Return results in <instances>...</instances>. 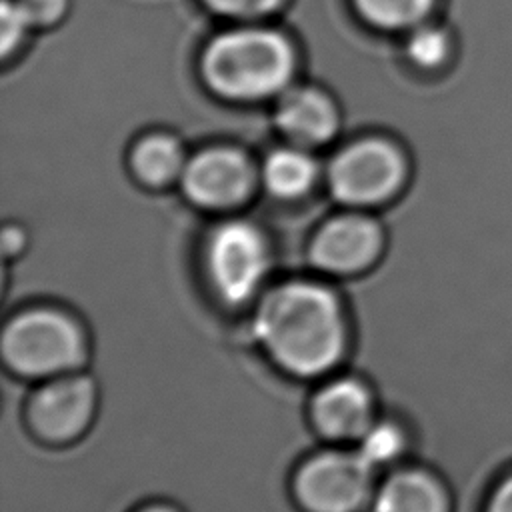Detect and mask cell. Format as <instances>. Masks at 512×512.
I'll return each mask as SVG.
<instances>
[{"label":"cell","instance_id":"obj_15","mask_svg":"<svg viewBox=\"0 0 512 512\" xmlns=\"http://www.w3.org/2000/svg\"><path fill=\"white\" fill-rule=\"evenodd\" d=\"M136 174L148 184H166L184 170V154L180 144L164 134L140 140L132 152Z\"/></svg>","mask_w":512,"mask_h":512},{"label":"cell","instance_id":"obj_22","mask_svg":"<svg viewBox=\"0 0 512 512\" xmlns=\"http://www.w3.org/2000/svg\"><path fill=\"white\" fill-rule=\"evenodd\" d=\"M144 512H172V510H168V508H148Z\"/></svg>","mask_w":512,"mask_h":512},{"label":"cell","instance_id":"obj_12","mask_svg":"<svg viewBox=\"0 0 512 512\" xmlns=\"http://www.w3.org/2000/svg\"><path fill=\"white\" fill-rule=\"evenodd\" d=\"M376 512H444V496L428 476L404 472L382 486Z\"/></svg>","mask_w":512,"mask_h":512},{"label":"cell","instance_id":"obj_4","mask_svg":"<svg viewBox=\"0 0 512 512\" xmlns=\"http://www.w3.org/2000/svg\"><path fill=\"white\" fill-rule=\"evenodd\" d=\"M404 178V158L384 140H360L344 148L330 164L332 194L348 204H372L388 198Z\"/></svg>","mask_w":512,"mask_h":512},{"label":"cell","instance_id":"obj_19","mask_svg":"<svg viewBox=\"0 0 512 512\" xmlns=\"http://www.w3.org/2000/svg\"><path fill=\"white\" fill-rule=\"evenodd\" d=\"M28 26H50L62 18L68 0H16Z\"/></svg>","mask_w":512,"mask_h":512},{"label":"cell","instance_id":"obj_7","mask_svg":"<svg viewBox=\"0 0 512 512\" xmlns=\"http://www.w3.org/2000/svg\"><path fill=\"white\" fill-rule=\"evenodd\" d=\"M252 184L248 160L228 148L200 152L182 170V186L190 200L208 208L230 206L246 196Z\"/></svg>","mask_w":512,"mask_h":512},{"label":"cell","instance_id":"obj_18","mask_svg":"<svg viewBox=\"0 0 512 512\" xmlns=\"http://www.w3.org/2000/svg\"><path fill=\"white\" fill-rule=\"evenodd\" d=\"M0 12V48L2 54L6 56L12 48L18 46L20 38L28 28V22L22 16L16 0H4Z\"/></svg>","mask_w":512,"mask_h":512},{"label":"cell","instance_id":"obj_5","mask_svg":"<svg viewBox=\"0 0 512 512\" xmlns=\"http://www.w3.org/2000/svg\"><path fill=\"white\" fill-rule=\"evenodd\" d=\"M206 262L218 294L238 304L262 280L268 266V252L256 228L246 222H228L212 234Z\"/></svg>","mask_w":512,"mask_h":512},{"label":"cell","instance_id":"obj_8","mask_svg":"<svg viewBox=\"0 0 512 512\" xmlns=\"http://www.w3.org/2000/svg\"><path fill=\"white\" fill-rule=\"evenodd\" d=\"M380 248L378 226L362 216H342L328 222L312 244V260L332 272H352L366 266Z\"/></svg>","mask_w":512,"mask_h":512},{"label":"cell","instance_id":"obj_9","mask_svg":"<svg viewBox=\"0 0 512 512\" xmlns=\"http://www.w3.org/2000/svg\"><path fill=\"white\" fill-rule=\"evenodd\" d=\"M94 406V386L88 378H64L44 386L32 400L34 426L50 438L76 434Z\"/></svg>","mask_w":512,"mask_h":512},{"label":"cell","instance_id":"obj_11","mask_svg":"<svg viewBox=\"0 0 512 512\" xmlns=\"http://www.w3.org/2000/svg\"><path fill=\"white\" fill-rule=\"evenodd\" d=\"M314 418L328 436H362L370 426L368 392L354 380L334 382L318 394Z\"/></svg>","mask_w":512,"mask_h":512},{"label":"cell","instance_id":"obj_6","mask_svg":"<svg viewBox=\"0 0 512 512\" xmlns=\"http://www.w3.org/2000/svg\"><path fill=\"white\" fill-rule=\"evenodd\" d=\"M368 482L370 464L360 452H328L302 468L296 488L314 512H350L366 496Z\"/></svg>","mask_w":512,"mask_h":512},{"label":"cell","instance_id":"obj_17","mask_svg":"<svg viewBox=\"0 0 512 512\" xmlns=\"http://www.w3.org/2000/svg\"><path fill=\"white\" fill-rule=\"evenodd\" d=\"M400 446H402V436L398 428L390 424H376V426H368V430L362 434V444L358 452L370 466H374L396 456Z\"/></svg>","mask_w":512,"mask_h":512},{"label":"cell","instance_id":"obj_20","mask_svg":"<svg viewBox=\"0 0 512 512\" xmlns=\"http://www.w3.org/2000/svg\"><path fill=\"white\" fill-rule=\"evenodd\" d=\"M212 10L226 16L250 18L274 10L280 0H204Z\"/></svg>","mask_w":512,"mask_h":512},{"label":"cell","instance_id":"obj_21","mask_svg":"<svg viewBox=\"0 0 512 512\" xmlns=\"http://www.w3.org/2000/svg\"><path fill=\"white\" fill-rule=\"evenodd\" d=\"M490 512H512V478L506 480L494 494Z\"/></svg>","mask_w":512,"mask_h":512},{"label":"cell","instance_id":"obj_14","mask_svg":"<svg viewBox=\"0 0 512 512\" xmlns=\"http://www.w3.org/2000/svg\"><path fill=\"white\" fill-rule=\"evenodd\" d=\"M316 176L312 158L294 148L272 152L262 168V178L268 190L282 198H292L306 192Z\"/></svg>","mask_w":512,"mask_h":512},{"label":"cell","instance_id":"obj_13","mask_svg":"<svg viewBox=\"0 0 512 512\" xmlns=\"http://www.w3.org/2000/svg\"><path fill=\"white\" fill-rule=\"evenodd\" d=\"M404 52L408 60L424 72L452 68L458 54L456 30L452 28L450 22L438 24L426 20L410 30Z\"/></svg>","mask_w":512,"mask_h":512},{"label":"cell","instance_id":"obj_2","mask_svg":"<svg viewBox=\"0 0 512 512\" xmlns=\"http://www.w3.org/2000/svg\"><path fill=\"white\" fill-rule=\"evenodd\" d=\"M202 72L206 82L222 96L264 98L288 82L292 50L272 30H230L210 42L202 58Z\"/></svg>","mask_w":512,"mask_h":512},{"label":"cell","instance_id":"obj_10","mask_svg":"<svg viewBox=\"0 0 512 512\" xmlns=\"http://www.w3.org/2000/svg\"><path fill=\"white\" fill-rule=\"evenodd\" d=\"M278 128L300 144L326 142L338 128V112L332 100L316 88L286 90L274 112Z\"/></svg>","mask_w":512,"mask_h":512},{"label":"cell","instance_id":"obj_1","mask_svg":"<svg viewBox=\"0 0 512 512\" xmlns=\"http://www.w3.org/2000/svg\"><path fill=\"white\" fill-rule=\"evenodd\" d=\"M256 336L284 368L296 374H318L342 350L338 302L314 284L280 286L258 310Z\"/></svg>","mask_w":512,"mask_h":512},{"label":"cell","instance_id":"obj_3","mask_svg":"<svg viewBox=\"0 0 512 512\" xmlns=\"http://www.w3.org/2000/svg\"><path fill=\"white\" fill-rule=\"evenodd\" d=\"M6 360L24 374H50L82 360L78 328L62 314L36 310L12 320L2 340Z\"/></svg>","mask_w":512,"mask_h":512},{"label":"cell","instance_id":"obj_16","mask_svg":"<svg viewBox=\"0 0 512 512\" xmlns=\"http://www.w3.org/2000/svg\"><path fill=\"white\" fill-rule=\"evenodd\" d=\"M354 4L374 26L412 30L430 18L438 0H354Z\"/></svg>","mask_w":512,"mask_h":512}]
</instances>
